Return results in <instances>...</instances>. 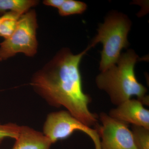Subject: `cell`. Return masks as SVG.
Instances as JSON below:
<instances>
[{
  "label": "cell",
  "instance_id": "12",
  "mask_svg": "<svg viewBox=\"0 0 149 149\" xmlns=\"http://www.w3.org/2000/svg\"><path fill=\"white\" fill-rule=\"evenodd\" d=\"M131 132L138 149H149V129L132 125Z\"/></svg>",
  "mask_w": 149,
  "mask_h": 149
},
{
  "label": "cell",
  "instance_id": "3",
  "mask_svg": "<svg viewBox=\"0 0 149 149\" xmlns=\"http://www.w3.org/2000/svg\"><path fill=\"white\" fill-rule=\"evenodd\" d=\"M131 25L127 15L115 11L109 14L104 23L99 25L97 34L88 46L91 49L98 43L102 44L99 68L101 72L116 64L123 49L129 46L128 36Z\"/></svg>",
  "mask_w": 149,
  "mask_h": 149
},
{
  "label": "cell",
  "instance_id": "4",
  "mask_svg": "<svg viewBox=\"0 0 149 149\" xmlns=\"http://www.w3.org/2000/svg\"><path fill=\"white\" fill-rule=\"evenodd\" d=\"M37 27V15L34 10L22 15L13 34L0 44V61L19 53L27 56H35L38 48L36 37Z\"/></svg>",
  "mask_w": 149,
  "mask_h": 149
},
{
  "label": "cell",
  "instance_id": "9",
  "mask_svg": "<svg viewBox=\"0 0 149 149\" xmlns=\"http://www.w3.org/2000/svg\"><path fill=\"white\" fill-rule=\"evenodd\" d=\"M38 3L35 0H0V14L9 10L23 14Z\"/></svg>",
  "mask_w": 149,
  "mask_h": 149
},
{
  "label": "cell",
  "instance_id": "6",
  "mask_svg": "<svg viewBox=\"0 0 149 149\" xmlns=\"http://www.w3.org/2000/svg\"><path fill=\"white\" fill-rule=\"evenodd\" d=\"M77 130L86 133L91 139L97 132L96 129L83 124L67 111L62 110L48 115L43 127V134L53 144L67 139Z\"/></svg>",
  "mask_w": 149,
  "mask_h": 149
},
{
  "label": "cell",
  "instance_id": "14",
  "mask_svg": "<svg viewBox=\"0 0 149 149\" xmlns=\"http://www.w3.org/2000/svg\"><path fill=\"white\" fill-rule=\"evenodd\" d=\"M64 0H45L43 1V3L45 5L53 7L59 9L64 2Z\"/></svg>",
  "mask_w": 149,
  "mask_h": 149
},
{
  "label": "cell",
  "instance_id": "5",
  "mask_svg": "<svg viewBox=\"0 0 149 149\" xmlns=\"http://www.w3.org/2000/svg\"><path fill=\"white\" fill-rule=\"evenodd\" d=\"M101 125L96 127L101 149H138L128 124L116 120L106 113L99 117Z\"/></svg>",
  "mask_w": 149,
  "mask_h": 149
},
{
  "label": "cell",
  "instance_id": "13",
  "mask_svg": "<svg viewBox=\"0 0 149 149\" xmlns=\"http://www.w3.org/2000/svg\"><path fill=\"white\" fill-rule=\"evenodd\" d=\"M20 126L13 123L0 124V144L6 138L16 139L18 137Z\"/></svg>",
  "mask_w": 149,
  "mask_h": 149
},
{
  "label": "cell",
  "instance_id": "1",
  "mask_svg": "<svg viewBox=\"0 0 149 149\" xmlns=\"http://www.w3.org/2000/svg\"><path fill=\"white\" fill-rule=\"evenodd\" d=\"M91 48L74 54L68 48L58 52L50 61L33 76L31 86L51 106L64 107L70 114L91 128L98 116L91 112L90 96L83 91L80 64Z\"/></svg>",
  "mask_w": 149,
  "mask_h": 149
},
{
  "label": "cell",
  "instance_id": "15",
  "mask_svg": "<svg viewBox=\"0 0 149 149\" xmlns=\"http://www.w3.org/2000/svg\"><path fill=\"white\" fill-rule=\"evenodd\" d=\"M3 18H4L3 15L2 16L0 17V24H1V22L2 21V20H3Z\"/></svg>",
  "mask_w": 149,
  "mask_h": 149
},
{
  "label": "cell",
  "instance_id": "11",
  "mask_svg": "<svg viewBox=\"0 0 149 149\" xmlns=\"http://www.w3.org/2000/svg\"><path fill=\"white\" fill-rule=\"evenodd\" d=\"M87 9L85 3L75 0H64L59 8L58 13L62 16H69L75 14H81Z\"/></svg>",
  "mask_w": 149,
  "mask_h": 149
},
{
  "label": "cell",
  "instance_id": "10",
  "mask_svg": "<svg viewBox=\"0 0 149 149\" xmlns=\"http://www.w3.org/2000/svg\"><path fill=\"white\" fill-rule=\"evenodd\" d=\"M22 15L11 11L4 14L3 19L0 24V36L5 40L10 37L16 29L17 20Z\"/></svg>",
  "mask_w": 149,
  "mask_h": 149
},
{
  "label": "cell",
  "instance_id": "2",
  "mask_svg": "<svg viewBox=\"0 0 149 149\" xmlns=\"http://www.w3.org/2000/svg\"><path fill=\"white\" fill-rule=\"evenodd\" d=\"M139 57L133 49L121 54L116 64L96 77V85L108 95L111 102L117 106L133 96L143 105H149L148 90L136 78L135 66Z\"/></svg>",
  "mask_w": 149,
  "mask_h": 149
},
{
  "label": "cell",
  "instance_id": "8",
  "mask_svg": "<svg viewBox=\"0 0 149 149\" xmlns=\"http://www.w3.org/2000/svg\"><path fill=\"white\" fill-rule=\"evenodd\" d=\"M12 149H50L52 143L43 133L27 126L20 127Z\"/></svg>",
  "mask_w": 149,
  "mask_h": 149
},
{
  "label": "cell",
  "instance_id": "7",
  "mask_svg": "<svg viewBox=\"0 0 149 149\" xmlns=\"http://www.w3.org/2000/svg\"><path fill=\"white\" fill-rule=\"evenodd\" d=\"M109 115L116 120L149 129V111L139 100L130 99L109 111Z\"/></svg>",
  "mask_w": 149,
  "mask_h": 149
}]
</instances>
